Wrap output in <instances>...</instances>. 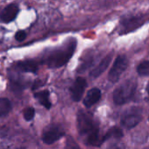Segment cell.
Wrapping results in <instances>:
<instances>
[{
	"mask_svg": "<svg viewBox=\"0 0 149 149\" xmlns=\"http://www.w3.org/2000/svg\"><path fill=\"white\" fill-rule=\"evenodd\" d=\"M19 13V7L17 4L12 3L5 6L0 12V21L4 24H9L14 21Z\"/></svg>",
	"mask_w": 149,
	"mask_h": 149,
	"instance_id": "9",
	"label": "cell"
},
{
	"mask_svg": "<svg viewBox=\"0 0 149 149\" xmlns=\"http://www.w3.org/2000/svg\"><path fill=\"white\" fill-rule=\"evenodd\" d=\"M143 110L140 107H132L125 111L121 117V126L127 129L135 127L142 120Z\"/></svg>",
	"mask_w": 149,
	"mask_h": 149,
	"instance_id": "4",
	"label": "cell"
},
{
	"mask_svg": "<svg viewBox=\"0 0 149 149\" xmlns=\"http://www.w3.org/2000/svg\"><path fill=\"white\" fill-rule=\"evenodd\" d=\"M12 109L11 102L7 98H0V118L6 116Z\"/></svg>",
	"mask_w": 149,
	"mask_h": 149,
	"instance_id": "14",
	"label": "cell"
},
{
	"mask_svg": "<svg viewBox=\"0 0 149 149\" xmlns=\"http://www.w3.org/2000/svg\"><path fill=\"white\" fill-rule=\"evenodd\" d=\"M144 23L142 16L140 15H130L124 17L120 23V33H127L134 31L135 29L141 27Z\"/></svg>",
	"mask_w": 149,
	"mask_h": 149,
	"instance_id": "7",
	"label": "cell"
},
{
	"mask_svg": "<svg viewBox=\"0 0 149 149\" xmlns=\"http://www.w3.org/2000/svg\"><path fill=\"white\" fill-rule=\"evenodd\" d=\"M147 92L149 93V82L148 84V86H147Z\"/></svg>",
	"mask_w": 149,
	"mask_h": 149,
	"instance_id": "19",
	"label": "cell"
},
{
	"mask_svg": "<svg viewBox=\"0 0 149 149\" xmlns=\"http://www.w3.org/2000/svg\"><path fill=\"white\" fill-rule=\"evenodd\" d=\"M112 58H113V53H110V54H107L106 57H104L102 58V60L98 64L97 66H95L90 72V76L93 79L95 78H98L99 76H100L107 69V67L109 66L110 63H111V60H112Z\"/></svg>",
	"mask_w": 149,
	"mask_h": 149,
	"instance_id": "10",
	"label": "cell"
},
{
	"mask_svg": "<svg viewBox=\"0 0 149 149\" xmlns=\"http://www.w3.org/2000/svg\"><path fill=\"white\" fill-rule=\"evenodd\" d=\"M35 109L31 107H26L24 112H23V116H24V119L26 120V121H31L34 117H35Z\"/></svg>",
	"mask_w": 149,
	"mask_h": 149,
	"instance_id": "17",
	"label": "cell"
},
{
	"mask_svg": "<svg viewBox=\"0 0 149 149\" xmlns=\"http://www.w3.org/2000/svg\"><path fill=\"white\" fill-rule=\"evenodd\" d=\"M27 37V33L24 31H18L15 33V39L18 42H22L24 41Z\"/></svg>",
	"mask_w": 149,
	"mask_h": 149,
	"instance_id": "18",
	"label": "cell"
},
{
	"mask_svg": "<svg viewBox=\"0 0 149 149\" xmlns=\"http://www.w3.org/2000/svg\"><path fill=\"white\" fill-rule=\"evenodd\" d=\"M148 120H149V118H148Z\"/></svg>",
	"mask_w": 149,
	"mask_h": 149,
	"instance_id": "20",
	"label": "cell"
},
{
	"mask_svg": "<svg viewBox=\"0 0 149 149\" xmlns=\"http://www.w3.org/2000/svg\"><path fill=\"white\" fill-rule=\"evenodd\" d=\"M123 137V132L120 128L113 127H112L103 137V142L110 139H120Z\"/></svg>",
	"mask_w": 149,
	"mask_h": 149,
	"instance_id": "15",
	"label": "cell"
},
{
	"mask_svg": "<svg viewBox=\"0 0 149 149\" xmlns=\"http://www.w3.org/2000/svg\"><path fill=\"white\" fill-rule=\"evenodd\" d=\"M127 66H128L127 57L124 54H120V55L117 56V58H115V61L108 73L109 81L112 83L117 82L120 79L121 74L127 70Z\"/></svg>",
	"mask_w": 149,
	"mask_h": 149,
	"instance_id": "5",
	"label": "cell"
},
{
	"mask_svg": "<svg viewBox=\"0 0 149 149\" xmlns=\"http://www.w3.org/2000/svg\"><path fill=\"white\" fill-rule=\"evenodd\" d=\"M101 98V92L99 88H92L89 90L84 98L83 104L86 107L89 108L98 103Z\"/></svg>",
	"mask_w": 149,
	"mask_h": 149,
	"instance_id": "12",
	"label": "cell"
},
{
	"mask_svg": "<svg viewBox=\"0 0 149 149\" xmlns=\"http://www.w3.org/2000/svg\"><path fill=\"white\" fill-rule=\"evenodd\" d=\"M15 67L18 71L24 72L36 73L38 71V62L35 61V60H32V59L18 61V62L16 63Z\"/></svg>",
	"mask_w": 149,
	"mask_h": 149,
	"instance_id": "11",
	"label": "cell"
},
{
	"mask_svg": "<svg viewBox=\"0 0 149 149\" xmlns=\"http://www.w3.org/2000/svg\"><path fill=\"white\" fill-rule=\"evenodd\" d=\"M137 83L134 79H127L113 92V102L117 106L124 105L134 98Z\"/></svg>",
	"mask_w": 149,
	"mask_h": 149,
	"instance_id": "3",
	"label": "cell"
},
{
	"mask_svg": "<svg viewBox=\"0 0 149 149\" xmlns=\"http://www.w3.org/2000/svg\"><path fill=\"white\" fill-rule=\"evenodd\" d=\"M137 72L141 76L149 77V61L146 60L140 63V65L137 67Z\"/></svg>",
	"mask_w": 149,
	"mask_h": 149,
	"instance_id": "16",
	"label": "cell"
},
{
	"mask_svg": "<svg viewBox=\"0 0 149 149\" xmlns=\"http://www.w3.org/2000/svg\"><path fill=\"white\" fill-rule=\"evenodd\" d=\"M86 85H87V83H86V79H84L82 77H78L74 80L73 84L72 85V86L70 88L71 97L73 101L79 102L81 100L83 94L85 93Z\"/></svg>",
	"mask_w": 149,
	"mask_h": 149,
	"instance_id": "8",
	"label": "cell"
},
{
	"mask_svg": "<svg viewBox=\"0 0 149 149\" xmlns=\"http://www.w3.org/2000/svg\"><path fill=\"white\" fill-rule=\"evenodd\" d=\"M77 128L86 145L99 147L103 143V137L100 135L99 124L92 113L79 111L77 114Z\"/></svg>",
	"mask_w": 149,
	"mask_h": 149,
	"instance_id": "1",
	"label": "cell"
},
{
	"mask_svg": "<svg viewBox=\"0 0 149 149\" xmlns=\"http://www.w3.org/2000/svg\"><path fill=\"white\" fill-rule=\"evenodd\" d=\"M64 135L65 131L60 126L57 124H51L43 130L41 139L45 144L52 145L59 141Z\"/></svg>",
	"mask_w": 149,
	"mask_h": 149,
	"instance_id": "6",
	"label": "cell"
},
{
	"mask_svg": "<svg viewBox=\"0 0 149 149\" xmlns=\"http://www.w3.org/2000/svg\"><path fill=\"white\" fill-rule=\"evenodd\" d=\"M76 47V38H70L59 46L50 50L45 55L43 62L50 68H60L69 62L74 54Z\"/></svg>",
	"mask_w": 149,
	"mask_h": 149,
	"instance_id": "2",
	"label": "cell"
},
{
	"mask_svg": "<svg viewBox=\"0 0 149 149\" xmlns=\"http://www.w3.org/2000/svg\"><path fill=\"white\" fill-rule=\"evenodd\" d=\"M34 98L38 101L40 105H42L47 110L51 109L52 107V102L50 100V92L48 90H42L36 92L33 94Z\"/></svg>",
	"mask_w": 149,
	"mask_h": 149,
	"instance_id": "13",
	"label": "cell"
}]
</instances>
